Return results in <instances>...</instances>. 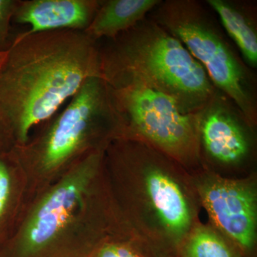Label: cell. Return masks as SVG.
I'll return each mask as SVG.
<instances>
[{
    "label": "cell",
    "instance_id": "obj_3",
    "mask_svg": "<svg viewBox=\"0 0 257 257\" xmlns=\"http://www.w3.org/2000/svg\"><path fill=\"white\" fill-rule=\"evenodd\" d=\"M147 16L178 39L205 69L213 85L257 123V80L212 10L197 0L161 1Z\"/></svg>",
    "mask_w": 257,
    "mask_h": 257
},
{
    "label": "cell",
    "instance_id": "obj_13",
    "mask_svg": "<svg viewBox=\"0 0 257 257\" xmlns=\"http://www.w3.org/2000/svg\"><path fill=\"white\" fill-rule=\"evenodd\" d=\"M179 257H243L231 241L208 226L192 228L181 245Z\"/></svg>",
    "mask_w": 257,
    "mask_h": 257
},
{
    "label": "cell",
    "instance_id": "obj_5",
    "mask_svg": "<svg viewBox=\"0 0 257 257\" xmlns=\"http://www.w3.org/2000/svg\"><path fill=\"white\" fill-rule=\"evenodd\" d=\"M37 145L40 165L52 170L85 150H102L108 137L116 136V124L107 86L101 77L89 78L60 113Z\"/></svg>",
    "mask_w": 257,
    "mask_h": 257
},
{
    "label": "cell",
    "instance_id": "obj_18",
    "mask_svg": "<svg viewBox=\"0 0 257 257\" xmlns=\"http://www.w3.org/2000/svg\"><path fill=\"white\" fill-rule=\"evenodd\" d=\"M7 52H8V50L6 51H4V52H0V70H1L2 66H3V63H4L5 57H6Z\"/></svg>",
    "mask_w": 257,
    "mask_h": 257
},
{
    "label": "cell",
    "instance_id": "obj_12",
    "mask_svg": "<svg viewBox=\"0 0 257 257\" xmlns=\"http://www.w3.org/2000/svg\"><path fill=\"white\" fill-rule=\"evenodd\" d=\"M162 0H101L86 33L96 41L112 40L147 18Z\"/></svg>",
    "mask_w": 257,
    "mask_h": 257
},
{
    "label": "cell",
    "instance_id": "obj_14",
    "mask_svg": "<svg viewBox=\"0 0 257 257\" xmlns=\"http://www.w3.org/2000/svg\"><path fill=\"white\" fill-rule=\"evenodd\" d=\"M0 150V229L8 214L13 191V177L8 155Z\"/></svg>",
    "mask_w": 257,
    "mask_h": 257
},
{
    "label": "cell",
    "instance_id": "obj_7",
    "mask_svg": "<svg viewBox=\"0 0 257 257\" xmlns=\"http://www.w3.org/2000/svg\"><path fill=\"white\" fill-rule=\"evenodd\" d=\"M102 156L103 150H98L84 157L73 175L42 201L20 239L0 250V257H59L56 239L78 209Z\"/></svg>",
    "mask_w": 257,
    "mask_h": 257
},
{
    "label": "cell",
    "instance_id": "obj_4",
    "mask_svg": "<svg viewBox=\"0 0 257 257\" xmlns=\"http://www.w3.org/2000/svg\"><path fill=\"white\" fill-rule=\"evenodd\" d=\"M106 86L116 136L147 144L184 165L199 160L198 113L184 114L170 96L142 84Z\"/></svg>",
    "mask_w": 257,
    "mask_h": 257
},
{
    "label": "cell",
    "instance_id": "obj_9",
    "mask_svg": "<svg viewBox=\"0 0 257 257\" xmlns=\"http://www.w3.org/2000/svg\"><path fill=\"white\" fill-rule=\"evenodd\" d=\"M199 143L211 160L223 165L242 163L251 155L253 128L238 106L219 90L198 113Z\"/></svg>",
    "mask_w": 257,
    "mask_h": 257
},
{
    "label": "cell",
    "instance_id": "obj_10",
    "mask_svg": "<svg viewBox=\"0 0 257 257\" xmlns=\"http://www.w3.org/2000/svg\"><path fill=\"white\" fill-rule=\"evenodd\" d=\"M101 0H18L15 23L27 25L24 35L54 30L85 32Z\"/></svg>",
    "mask_w": 257,
    "mask_h": 257
},
{
    "label": "cell",
    "instance_id": "obj_8",
    "mask_svg": "<svg viewBox=\"0 0 257 257\" xmlns=\"http://www.w3.org/2000/svg\"><path fill=\"white\" fill-rule=\"evenodd\" d=\"M199 194L211 221L239 249L243 257L256 243L257 197L248 181L211 177L199 184Z\"/></svg>",
    "mask_w": 257,
    "mask_h": 257
},
{
    "label": "cell",
    "instance_id": "obj_1",
    "mask_svg": "<svg viewBox=\"0 0 257 257\" xmlns=\"http://www.w3.org/2000/svg\"><path fill=\"white\" fill-rule=\"evenodd\" d=\"M94 77H100L99 42L85 32L20 34L0 70V118L11 138L26 143L32 128Z\"/></svg>",
    "mask_w": 257,
    "mask_h": 257
},
{
    "label": "cell",
    "instance_id": "obj_16",
    "mask_svg": "<svg viewBox=\"0 0 257 257\" xmlns=\"http://www.w3.org/2000/svg\"><path fill=\"white\" fill-rule=\"evenodd\" d=\"M18 0H0V52L8 50L10 28Z\"/></svg>",
    "mask_w": 257,
    "mask_h": 257
},
{
    "label": "cell",
    "instance_id": "obj_15",
    "mask_svg": "<svg viewBox=\"0 0 257 257\" xmlns=\"http://www.w3.org/2000/svg\"><path fill=\"white\" fill-rule=\"evenodd\" d=\"M92 257H150L145 249L128 243H106L96 250Z\"/></svg>",
    "mask_w": 257,
    "mask_h": 257
},
{
    "label": "cell",
    "instance_id": "obj_17",
    "mask_svg": "<svg viewBox=\"0 0 257 257\" xmlns=\"http://www.w3.org/2000/svg\"><path fill=\"white\" fill-rule=\"evenodd\" d=\"M10 137L9 132L5 126L3 120L0 118V150H5L7 143L9 141Z\"/></svg>",
    "mask_w": 257,
    "mask_h": 257
},
{
    "label": "cell",
    "instance_id": "obj_6",
    "mask_svg": "<svg viewBox=\"0 0 257 257\" xmlns=\"http://www.w3.org/2000/svg\"><path fill=\"white\" fill-rule=\"evenodd\" d=\"M121 140L143 175L145 214L159 232L157 257H179V248L192 229L193 211L185 189L172 175L175 161L142 142Z\"/></svg>",
    "mask_w": 257,
    "mask_h": 257
},
{
    "label": "cell",
    "instance_id": "obj_2",
    "mask_svg": "<svg viewBox=\"0 0 257 257\" xmlns=\"http://www.w3.org/2000/svg\"><path fill=\"white\" fill-rule=\"evenodd\" d=\"M100 77L108 86L136 83L170 96L184 114H197L217 91L178 39L150 17L99 43Z\"/></svg>",
    "mask_w": 257,
    "mask_h": 257
},
{
    "label": "cell",
    "instance_id": "obj_11",
    "mask_svg": "<svg viewBox=\"0 0 257 257\" xmlns=\"http://www.w3.org/2000/svg\"><path fill=\"white\" fill-rule=\"evenodd\" d=\"M221 26L236 45L245 63L257 68V8L244 0H207Z\"/></svg>",
    "mask_w": 257,
    "mask_h": 257
}]
</instances>
